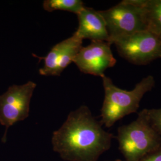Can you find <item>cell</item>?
I'll use <instances>...</instances> for the list:
<instances>
[{"label":"cell","instance_id":"cell-6","mask_svg":"<svg viewBox=\"0 0 161 161\" xmlns=\"http://www.w3.org/2000/svg\"><path fill=\"white\" fill-rule=\"evenodd\" d=\"M113 44L121 57L134 64L144 65L161 58V40L148 31L115 41Z\"/></svg>","mask_w":161,"mask_h":161},{"label":"cell","instance_id":"cell-14","mask_svg":"<svg viewBox=\"0 0 161 161\" xmlns=\"http://www.w3.org/2000/svg\"><path fill=\"white\" fill-rule=\"evenodd\" d=\"M122 161V160H121V159H116V160H115V161Z\"/></svg>","mask_w":161,"mask_h":161},{"label":"cell","instance_id":"cell-9","mask_svg":"<svg viewBox=\"0 0 161 161\" xmlns=\"http://www.w3.org/2000/svg\"><path fill=\"white\" fill-rule=\"evenodd\" d=\"M77 16L78 27L75 34L80 39L109 42V35L106 25L99 11L84 7Z\"/></svg>","mask_w":161,"mask_h":161},{"label":"cell","instance_id":"cell-12","mask_svg":"<svg viewBox=\"0 0 161 161\" xmlns=\"http://www.w3.org/2000/svg\"><path fill=\"white\" fill-rule=\"evenodd\" d=\"M146 112L150 125L161 136V108L158 109H146Z\"/></svg>","mask_w":161,"mask_h":161},{"label":"cell","instance_id":"cell-5","mask_svg":"<svg viewBox=\"0 0 161 161\" xmlns=\"http://www.w3.org/2000/svg\"><path fill=\"white\" fill-rule=\"evenodd\" d=\"M36 86L29 80L22 85H13L0 95V124L6 127L3 142H5L8 129L14 124L26 119L30 103Z\"/></svg>","mask_w":161,"mask_h":161},{"label":"cell","instance_id":"cell-11","mask_svg":"<svg viewBox=\"0 0 161 161\" xmlns=\"http://www.w3.org/2000/svg\"><path fill=\"white\" fill-rule=\"evenodd\" d=\"M43 8L48 12L63 10L78 14L84 6L80 0H46L43 3Z\"/></svg>","mask_w":161,"mask_h":161},{"label":"cell","instance_id":"cell-3","mask_svg":"<svg viewBox=\"0 0 161 161\" xmlns=\"http://www.w3.org/2000/svg\"><path fill=\"white\" fill-rule=\"evenodd\" d=\"M116 138L125 161H138L161 147V136L150 125L146 109L136 120L119 127Z\"/></svg>","mask_w":161,"mask_h":161},{"label":"cell","instance_id":"cell-7","mask_svg":"<svg viewBox=\"0 0 161 161\" xmlns=\"http://www.w3.org/2000/svg\"><path fill=\"white\" fill-rule=\"evenodd\" d=\"M111 45L107 41H92L90 44L80 48L73 62L82 73L102 77L104 71L116 63Z\"/></svg>","mask_w":161,"mask_h":161},{"label":"cell","instance_id":"cell-2","mask_svg":"<svg viewBox=\"0 0 161 161\" xmlns=\"http://www.w3.org/2000/svg\"><path fill=\"white\" fill-rule=\"evenodd\" d=\"M102 78L104 98L100 122L106 128L112 127L125 116L137 112L144 94L152 90L155 84L154 78L149 75L137 83L133 90L127 91L115 86L105 75Z\"/></svg>","mask_w":161,"mask_h":161},{"label":"cell","instance_id":"cell-1","mask_svg":"<svg viewBox=\"0 0 161 161\" xmlns=\"http://www.w3.org/2000/svg\"><path fill=\"white\" fill-rule=\"evenodd\" d=\"M86 106L69 113L52 137L53 149L66 161H97L109 150L114 138Z\"/></svg>","mask_w":161,"mask_h":161},{"label":"cell","instance_id":"cell-13","mask_svg":"<svg viewBox=\"0 0 161 161\" xmlns=\"http://www.w3.org/2000/svg\"><path fill=\"white\" fill-rule=\"evenodd\" d=\"M138 161H161V147L147 154Z\"/></svg>","mask_w":161,"mask_h":161},{"label":"cell","instance_id":"cell-8","mask_svg":"<svg viewBox=\"0 0 161 161\" xmlns=\"http://www.w3.org/2000/svg\"><path fill=\"white\" fill-rule=\"evenodd\" d=\"M82 40L75 33L64 40L56 44L43 59L44 64L39 70L44 76H59L70 64L82 47Z\"/></svg>","mask_w":161,"mask_h":161},{"label":"cell","instance_id":"cell-4","mask_svg":"<svg viewBox=\"0 0 161 161\" xmlns=\"http://www.w3.org/2000/svg\"><path fill=\"white\" fill-rule=\"evenodd\" d=\"M99 12L105 21L111 44L115 41L147 31L143 12L137 0H124Z\"/></svg>","mask_w":161,"mask_h":161},{"label":"cell","instance_id":"cell-10","mask_svg":"<svg viewBox=\"0 0 161 161\" xmlns=\"http://www.w3.org/2000/svg\"><path fill=\"white\" fill-rule=\"evenodd\" d=\"M142 7L147 31L161 40V0H137Z\"/></svg>","mask_w":161,"mask_h":161}]
</instances>
